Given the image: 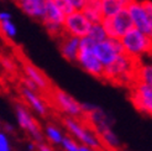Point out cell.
Masks as SVG:
<instances>
[{
    "label": "cell",
    "mask_w": 152,
    "mask_h": 151,
    "mask_svg": "<svg viewBox=\"0 0 152 151\" xmlns=\"http://www.w3.org/2000/svg\"><path fill=\"white\" fill-rule=\"evenodd\" d=\"M80 11L86 15V18L92 22V24L102 22L104 19L102 0H86L84 6H83V9Z\"/></svg>",
    "instance_id": "obj_14"
},
{
    "label": "cell",
    "mask_w": 152,
    "mask_h": 151,
    "mask_svg": "<svg viewBox=\"0 0 152 151\" xmlns=\"http://www.w3.org/2000/svg\"><path fill=\"white\" fill-rule=\"evenodd\" d=\"M120 151H125V150H120Z\"/></svg>",
    "instance_id": "obj_30"
},
{
    "label": "cell",
    "mask_w": 152,
    "mask_h": 151,
    "mask_svg": "<svg viewBox=\"0 0 152 151\" xmlns=\"http://www.w3.org/2000/svg\"><path fill=\"white\" fill-rule=\"evenodd\" d=\"M14 1H15V3H16V4H20V3L22 1V0H14Z\"/></svg>",
    "instance_id": "obj_29"
},
{
    "label": "cell",
    "mask_w": 152,
    "mask_h": 151,
    "mask_svg": "<svg viewBox=\"0 0 152 151\" xmlns=\"http://www.w3.org/2000/svg\"><path fill=\"white\" fill-rule=\"evenodd\" d=\"M79 151H96V150L90 149V147H88V146H86V145H80V146H79Z\"/></svg>",
    "instance_id": "obj_28"
},
{
    "label": "cell",
    "mask_w": 152,
    "mask_h": 151,
    "mask_svg": "<svg viewBox=\"0 0 152 151\" xmlns=\"http://www.w3.org/2000/svg\"><path fill=\"white\" fill-rule=\"evenodd\" d=\"M22 66H24V71H25L26 77L31 79L35 84L39 87L40 92H42V94L46 97V99H48L52 89L55 87L51 83V81L48 79V77L28 61H24L22 62Z\"/></svg>",
    "instance_id": "obj_10"
},
{
    "label": "cell",
    "mask_w": 152,
    "mask_h": 151,
    "mask_svg": "<svg viewBox=\"0 0 152 151\" xmlns=\"http://www.w3.org/2000/svg\"><path fill=\"white\" fill-rule=\"evenodd\" d=\"M93 51L96 58L99 59V62L104 66V68L111 65L120 55L124 54V48L120 40L110 39V37H108L104 41L94 43Z\"/></svg>",
    "instance_id": "obj_6"
},
{
    "label": "cell",
    "mask_w": 152,
    "mask_h": 151,
    "mask_svg": "<svg viewBox=\"0 0 152 151\" xmlns=\"http://www.w3.org/2000/svg\"><path fill=\"white\" fill-rule=\"evenodd\" d=\"M90 27H92V22L86 18V15L82 11L75 10L66 15V19L63 22L64 34L78 37V39H83V37L88 36Z\"/></svg>",
    "instance_id": "obj_7"
},
{
    "label": "cell",
    "mask_w": 152,
    "mask_h": 151,
    "mask_svg": "<svg viewBox=\"0 0 152 151\" xmlns=\"http://www.w3.org/2000/svg\"><path fill=\"white\" fill-rule=\"evenodd\" d=\"M7 20H11V15L9 12H0V22H3V21H7Z\"/></svg>",
    "instance_id": "obj_27"
},
{
    "label": "cell",
    "mask_w": 152,
    "mask_h": 151,
    "mask_svg": "<svg viewBox=\"0 0 152 151\" xmlns=\"http://www.w3.org/2000/svg\"><path fill=\"white\" fill-rule=\"evenodd\" d=\"M102 25L108 37L116 40H120L125 34H127L134 27L127 9L121 10L120 12L113 15L110 18H104L102 21Z\"/></svg>",
    "instance_id": "obj_4"
},
{
    "label": "cell",
    "mask_w": 152,
    "mask_h": 151,
    "mask_svg": "<svg viewBox=\"0 0 152 151\" xmlns=\"http://www.w3.org/2000/svg\"><path fill=\"white\" fill-rule=\"evenodd\" d=\"M47 100L50 102L52 100V104L56 105L61 111L66 113L67 115L75 118V119L83 118V110L80 107V103H78L73 97H71L63 89L55 86Z\"/></svg>",
    "instance_id": "obj_5"
},
{
    "label": "cell",
    "mask_w": 152,
    "mask_h": 151,
    "mask_svg": "<svg viewBox=\"0 0 152 151\" xmlns=\"http://www.w3.org/2000/svg\"><path fill=\"white\" fill-rule=\"evenodd\" d=\"M120 42L123 45L124 54L134 59H139L142 56L152 54V40L146 34L135 27L121 37Z\"/></svg>",
    "instance_id": "obj_2"
},
{
    "label": "cell",
    "mask_w": 152,
    "mask_h": 151,
    "mask_svg": "<svg viewBox=\"0 0 152 151\" xmlns=\"http://www.w3.org/2000/svg\"><path fill=\"white\" fill-rule=\"evenodd\" d=\"M21 93H22V95H24V98L26 99V102L30 105H31V108L36 113H39V114L42 115V117L46 115V113H47L46 105H45V103L42 102V99L35 92H32V90H30L26 87L22 86L21 87Z\"/></svg>",
    "instance_id": "obj_17"
},
{
    "label": "cell",
    "mask_w": 152,
    "mask_h": 151,
    "mask_svg": "<svg viewBox=\"0 0 152 151\" xmlns=\"http://www.w3.org/2000/svg\"><path fill=\"white\" fill-rule=\"evenodd\" d=\"M127 12H129V15H130V18H131L134 27L140 30L141 32L146 34L150 37L151 30H150V24H148V16H147L146 9H145V6H143L142 1L134 0V1L127 6Z\"/></svg>",
    "instance_id": "obj_11"
},
{
    "label": "cell",
    "mask_w": 152,
    "mask_h": 151,
    "mask_svg": "<svg viewBox=\"0 0 152 151\" xmlns=\"http://www.w3.org/2000/svg\"><path fill=\"white\" fill-rule=\"evenodd\" d=\"M16 118H18L19 125L31 135V138L36 141V144L43 142L45 139H43V135L41 131V126L31 117V114L27 111V109L20 104L16 105Z\"/></svg>",
    "instance_id": "obj_9"
},
{
    "label": "cell",
    "mask_w": 152,
    "mask_h": 151,
    "mask_svg": "<svg viewBox=\"0 0 152 151\" xmlns=\"http://www.w3.org/2000/svg\"><path fill=\"white\" fill-rule=\"evenodd\" d=\"M0 34L6 36L7 39H14L16 36V26H15L11 20L0 22Z\"/></svg>",
    "instance_id": "obj_20"
},
{
    "label": "cell",
    "mask_w": 152,
    "mask_h": 151,
    "mask_svg": "<svg viewBox=\"0 0 152 151\" xmlns=\"http://www.w3.org/2000/svg\"><path fill=\"white\" fill-rule=\"evenodd\" d=\"M61 144H62L66 151H79V145L69 136H63V140Z\"/></svg>",
    "instance_id": "obj_21"
},
{
    "label": "cell",
    "mask_w": 152,
    "mask_h": 151,
    "mask_svg": "<svg viewBox=\"0 0 152 151\" xmlns=\"http://www.w3.org/2000/svg\"><path fill=\"white\" fill-rule=\"evenodd\" d=\"M53 3H55L61 10H62L66 15H68V14H71V12H73V11H75L74 9H73V6L71 5V3H69V0H52Z\"/></svg>",
    "instance_id": "obj_22"
},
{
    "label": "cell",
    "mask_w": 152,
    "mask_h": 151,
    "mask_svg": "<svg viewBox=\"0 0 152 151\" xmlns=\"http://www.w3.org/2000/svg\"><path fill=\"white\" fill-rule=\"evenodd\" d=\"M36 147L39 151H53L51 149V146H48L47 144H45V142H41V144H36Z\"/></svg>",
    "instance_id": "obj_26"
},
{
    "label": "cell",
    "mask_w": 152,
    "mask_h": 151,
    "mask_svg": "<svg viewBox=\"0 0 152 151\" xmlns=\"http://www.w3.org/2000/svg\"><path fill=\"white\" fill-rule=\"evenodd\" d=\"M88 37L92 40L94 43L100 42L108 39V35H106L105 30L102 25V22H96V24H92L89 32H88Z\"/></svg>",
    "instance_id": "obj_18"
},
{
    "label": "cell",
    "mask_w": 152,
    "mask_h": 151,
    "mask_svg": "<svg viewBox=\"0 0 152 151\" xmlns=\"http://www.w3.org/2000/svg\"><path fill=\"white\" fill-rule=\"evenodd\" d=\"M94 42L88 36L80 39L79 51L77 56V62L86 72L92 74L98 79H104V66L96 58L93 51Z\"/></svg>",
    "instance_id": "obj_3"
},
{
    "label": "cell",
    "mask_w": 152,
    "mask_h": 151,
    "mask_svg": "<svg viewBox=\"0 0 152 151\" xmlns=\"http://www.w3.org/2000/svg\"><path fill=\"white\" fill-rule=\"evenodd\" d=\"M18 5L26 15L42 21L43 16H45L46 0H22Z\"/></svg>",
    "instance_id": "obj_13"
},
{
    "label": "cell",
    "mask_w": 152,
    "mask_h": 151,
    "mask_svg": "<svg viewBox=\"0 0 152 151\" xmlns=\"http://www.w3.org/2000/svg\"><path fill=\"white\" fill-rule=\"evenodd\" d=\"M136 61H137V66L135 71V81L152 88V62H142L141 59H136Z\"/></svg>",
    "instance_id": "obj_16"
},
{
    "label": "cell",
    "mask_w": 152,
    "mask_h": 151,
    "mask_svg": "<svg viewBox=\"0 0 152 151\" xmlns=\"http://www.w3.org/2000/svg\"><path fill=\"white\" fill-rule=\"evenodd\" d=\"M69 3H71V5L73 6L74 10L80 11V10L83 9V6H84L86 0H69Z\"/></svg>",
    "instance_id": "obj_25"
},
{
    "label": "cell",
    "mask_w": 152,
    "mask_h": 151,
    "mask_svg": "<svg viewBox=\"0 0 152 151\" xmlns=\"http://www.w3.org/2000/svg\"><path fill=\"white\" fill-rule=\"evenodd\" d=\"M142 4H143V6H145L147 16H148V24H150V30H151L150 37L152 39V1L151 0H142Z\"/></svg>",
    "instance_id": "obj_23"
},
{
    "label": "cell",
    "mask_w": 152,
    "mask_h": 151,
    "mask_svg": "<svg viewBox=\"0 0 152 151\" xmlns=\"http://www.w3.org/2000/svg\"><path fill=\"white\" fill-rule=\"evenodd\" d=\"M79 42H80V39L74 37V36H69L67 34H64L61 37L59 51L68 62L77 61L78 51H79Z\"/></svg>",
    "instance_id": "obj_12"
},
{
    "label": "cell",
    "mask_w": 152,
    "mask_h": 151,
    "mask_svg": "<svg viewBox=\"0 0 152 151\" xmlns=\"http://www.w3.org/2000/svg\"><path fill=\"white\" fill-rule=\"evenodd\" d=\"M137 61L126 54L120 55L115 61L104 68V79L116 83V84H125V83H134L135 71Z\"/></svg>",
    "instance_id": "obj_1"
},
{
    "label": "cell",
    "mask_w": 152,
    "mask_h": 151,
    "mask_svg": "<svg viewBox=\"0 0 152 151\" xmlns=\"http://www.w3.org/2000/svg\"><path fill=\"white\" fill-rule=\"evenodd\" d=\"M46 135H47V139L52 144H61L63 140V136H62V134H61V131L56 126L50 125V124L46 126Z\"/></svg>",
    "instance_id": "obj_19"
},
{
    "label": "cell",
    "mask_w": 152,
    "mask_h": 151,
    "mask_svg": "<svg viewBox=\"0 0 152 151\" xmlns=\"http://www.w3.org/2000/svg\"><path fill=\"white\" fill-rule=\"evenodd\" d=\"M134 0H102V7H103V16L110 18L113 15L120 12L121 10L127 9Z\"/></svg>",
    "instance_id": "obj_15"
},
{
    "label": "cell",
    "mask_w": 152,
    "mask_h": 151,
    "mask_svg": "<svg viewBox=\"0 0 152 151\" xmlns=\"http://www.w3.org/2000/svg\"><path fill=\"white\" fill-rule=\"evenodd\" d=\"M130 98L134 107L139 111L152 117V88L141 82L134 81Z\"/></svg>",
    "instance_id": "obj_8"
},
{
    "label": "cell",
    "mask_w": 152,
    "mask_h": 151,
    "mask_svg": "<svg viewBox=\"0 0 152 151\" xmlns=\"http://www.w3.org/2000/svg\"><path fill=\"white\" fill-rule=\"evenodd\" d=\"M10 144L6 135L4 133H0V151H10Z\"/></svg>",
    "instance_id": "obj_24"
}]
</instances>
